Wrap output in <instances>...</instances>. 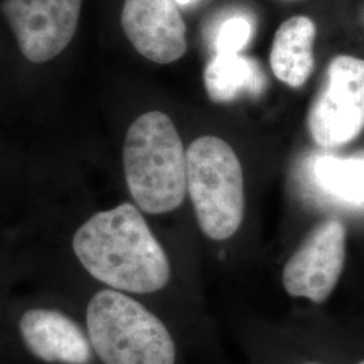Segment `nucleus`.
<instances>
[{"label":"nucleus","instance_id":"obj_1","mask_svg":"<svg viewBox=\"0 0 364 364\" xmlns=\"http://www.w3.org/2000/svg\"><path fill=\"white\" fill-rule=\"evenodd\" d=\"M73 250L93 278L119 291L147 294L169 282L166 252L139 209L129 203L85 221L75 234Z\"/></svg>","mask_w":364,"mask_h":364},{"label":"nucleus","instance_id":"obj_2","mask_svg":"<svg viewBox=\"0 0 364 364\" xmlns=\"http://www.w3.org/2000/svg\"><path fill=\"white\" fill-rule=\"evenodd\" d=\"M123 165L131 197L142 210L161 215L181 205L188 191L186 153L166 114L146 112L131 124Z\"/></svg>","mask_w":364,"mask_h":364},{"label":"nucleus","instance_id":"obj_3","mask_svg":"<svg viewBox=\"0 0 364 364\" xmlns=\"http://www.w3.org/2000/svg\"><path fill=\"white\" fill-rule=\"evenodd\" d=\"M93 350L105 364H174L176 346L154 313L119 290H102L87 309Z\"/></svg>","mask_w":364,"mask_h":364},{"label":"nucleus","instance_id":"obj_4","mask_svg":"<svg viewBox=\"0 0 364 364\" xmlns=\"http://www.w3.org/2000/svg\"><path fill=\"white\" fill-rule=\"evenodd\" d=\"M186 178L201 231L213 240L236 234L245 216L239 158L220 138L201 136L186 151Z\"/></svg>","mask_w":364,"mask_h":364},{"label":"nucleus","instance_id":"obj_5","mask_svg":"<svg viewBox=\"0 0 364 364\" xmlns=\"http://www.w3.org/2000/svg\"><path fill=\"white\" fill-rule=\"evenodd\" d=\"M313 141L323 147H338L355 139L364 129V60L335 57L326 82L308 117Z\"/></svg>","mask_w":364,"mask_h":364},{"label":"nucleus","instance_id":"obj_6","mask_svg":"<svg viewBox=\"0 0 364 364\" xmlns=\"http://www.w3.org/2000/svg\"><path fill=\"white\" fill-rule=\"evenodd\" d=\"M82 0H4L1 13L28 61L48 63L64 52L77 30Z\"/></svg>","mask_w":364,"mask_h":364},{"label":"nucleus","instance_id":"obj_7","mask_svg":"<svg viewBox=\"0 0 364 364\" xmlns=\"http://www.w3.org/2000/svg\"><path fill=\"white\" fill-rule=\"evenodd\" d=\"M347 232L336 219L323 221L287 260L282 284L291 297L321 304L338 285L346 263Z\"/></svg>","mask_w":364,"mask_h":364},{"label":"nucleus","instance_id":"obj_8","mask_svg":"<svg viewBox=\"0 0 364 364\" xmlns=\"http://www.w3.org/2000/svg\"><path fill=\"white\" fill-rule=\"evenodd\" d=\"M122 27L135 50L156 64L186 52V26L174 0H124Z\"/></svg>","mask_w":364,"mask_h":364},{"label":"nucleus","instance_id":"obj_9","mask_svg":"<svg viewBox=\"0 0 364 364\" xmlns=\"http://www.w3.org/2000/svg\"><path fill=\"white\" fill-rule=\"evenodd\" d=\"M27 348L46 363L88 364L91 341L81 328L57 311L31 309L19 321Z\"/></svg>","mask_w":364,"mask_h":364},{"label":"nucleus","instance_id":"obj_10","mask_svg":"<svg viewBox=\"0 0 364 364\" xmlns=\"http://www.w3.org/2000/svg\"><path fill=\"white\" fill-rule=\"evenodd\" d=\"M316 25L308 16H293L278 27L270 52L275 77L291 88H299L312 75L313 43Z\"/></svg>","mask_w":364,"mask_h":364},{"label":"nucleus","instance_id":"obj_11","mask_svg":"<svg viewBox=\"0 0 364 364\" xmlns=\"http://www.w3.org/2000/svg\"><path fill=\"white\" fill-rule=\"evenodd\" d=\"M204 82L210 100L230 103L247 95L264 91L266 76L254 58L237 54H216L204 70Z\"/></svg>","mask_w":364,"mask_h":364},{"label":"nucleus","instance_id":"obj_12","mask_svg":"<svg viewBox=\"0 0 364 364\" xmlns=\"http://www.w3.org/2000/svg\"><path fill=\"white\" fill-rule=\"evenodd\" d=\"M313 177L326 195L351 205H364V156H320L313 164Z\"/></svg>","mask_w":364,"mask_h":364},{"label":"nucleus","instance_id":"obj_13","mask_svg":"<svg viewBox=\"0 0 364 364\" xmlns=\"http://www.w3.org/2000/svg\"><path fill=\"white\" fill-rule=\"evenodd\" d=\"M252 37V23L243 15H234L221 23L213 39L216 54H237Z\"/></svg>","mask_w":364,"mask_h":364},{"label":"nucleus","instance_id":"obj_14","mask_svg":"<svg viewBox=\"0 0 364 364\" xmlns=\"http://www.w3.org/2000/svg\"><path fill=\"white\" fill-rule=\"evenodd\" d=\"M176 3H178V4H182V6H186V4H189V3H192L193 0H174Z\"/></svg>","mask_w":364,"mask_h":364},{"label":"nucleus","instance_id":"obj_15","mask_svg":"<svg viewBox=\"0 0 364 364\" xmlns=\"http://www.w3.org/2000/svg\"><path fill=\"white\" fill-rule=\"evenodd\" d=\"M358 364H364V360H362V362H360V363H358Z\"/></svg>","mask_w":364,"mask_h":364},{"label":"nucleus","instance_id":"obj_16","mask_svg":"<svg viewBox=\"0 0 364 364\" xmlns=\"http://www.w3.org/2000/svg\"><path fill=\"white\" fill-rule=\"evenodd\" d=\"M360 154H362V156H364V153H360Z\"/></svg>","mask_w":364,"mask_h":364},{"label":"nucleus","instance_id":"obj_17","mask_svg":"<svg viewBox=\"0 0 364 364\" xmlns=\"http://www.w3.org/2000/svg\"><path fill=\"white\" fill-rule=\"evenodd\" d=\"M287 1H289V0H287Z\"/></svg>","mask_w":364,"mask_h":364},{"label":"nucleus","instance_id":"obj_18","mask_svg":"<svg viewBox=\"0 0 364 364\" xmlns=\"http://www.w3.org/2000/svg\"><path fill=\"white\" fill-rule=\"evenodd\" d=\"M311 364H313V363H311Z\"/></svg>","mask_w":364,"mask_h":364}]
</instances>
